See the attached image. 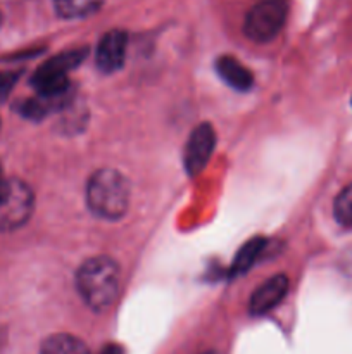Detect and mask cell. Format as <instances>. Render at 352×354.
Returning <instances> with one entry per match:
<instances>
[{
  "instance_id": "6da1fadb",
  "label": "cell",
  "mask_w": 352,
  "mask_h": 354,
  "mask_svg": "<svg viewBox=\"0 0 352 354\" xmlns=\"http://www.w3.org/2000/svg\"><path fill=\"white\" fill-rule=\"evenodd\" d=\"M119 266L113 258L95 256L78 268L76 287L93 311H106L119 296Z\"/></svg>"
},
{
  "instance_id": "7a4b0ae2",
  "label": "cell",
  "mask_w": 352,
  "mask_h": 354,
  "mask_svg": "<svg viewBox=\"0 0 352 354\" xmlns=\"http://www.w3.org/2000/svg\"><path fill=\"white\" fill-rule=\"evenodd\" d=\"M86 203L92 213L104 220H119L130 206V183L116 169H99L86 187Z\"/></svg>"
},
{
  "instance_id": "3957f363",
  "label": "cell",
  "mask_w": 352,
  "mask_h": 354,
  "mask_svg": "<svg viewBox=\"0 0 352 354\" xmlns=\"http://www.w3.org/2000/svg\"><path fill=\"white\" fill-rule=\"evenodd\" d=\"M35 207L33 190L17 178L0 182V232H12L28 223Z\"/></svg>"
},
{
  "instance_id": "277c9868",
  "label": "cell",
  "mask_w": 352,
  "mask_h": 354,
  "mask_svg": "<svg viewBox=\"0 0 352 354\" xmlns=\"http://www.w3.org/2000/svg\"><path fill=\"white\" fill-rule=\"evenodd\" d=\"M86 57V48L69 50L48 59L31 76V85L38 95H66L69 90L68 75Z\"/></svg>"
},
{
  "instance_id": "5b68a950",
  "label": "cell",
  "mask_w": 352,
  "mask_h": 354,
  "mask_svg": "<svg viewBox=\"0 0 352 354\" xmlns=\"http://www.w3.org/2000/svg\"><path fill=\"white\" fill-rule=\"evenodd\" d=\"M289 14L286 0H261L248 10L244 33L255 44H268L283 30Z\"/></svg>"
},
{
  "instance_id": "8992f818",
  "label": "cell",
  "mask_w": 352,
  "mask_h": 354,
  "mask_svg": "<svg viewBox=\"0 0 352 354\" xmlns=\"http://www.w3.org/2000/svg\"><path fill=\"white\" fill-rule=\"evenodd\" d=\"M216 145V133L209 123H202L190 133L185 147V169L190 176H197L209 162Z\"/></svg>"
},
{
  "instance_id": "52a82bcc",
  "label": "cell",
  "mask_w": 352,
  "mask_h": 354,
  "mask_svg": "<svg viewBox=\"0 0 352 354\" xmlns=\"http://www.w3.org/2000/svg\"><path fill=\"white\" fill-rule=\"evenodd\" d=\"M128 37L124 31L113 30L102 37L97 47L95 61L100 71L114 73L123 68L126 59Z\"/></svg>"
},
{
  "instance_id": "ba28073f",
  "label": "cell",
  "mask_w": 352,
  "mask_h": 354,
  "mask_svg": "<svg viewBox=\"0 0 352 354\" xmlns=\"http://www.w3.org/2000/svg\"><path fill=\"white\" fill-rule=\"evenodd\" d=\"M289 292V279L285 275H275L266 280L264 283L255 289L251 297V313L252 315H264L271 311L273 308L282 303L283 297Z\"/></svg>"
},
{
  "instance_id": "9c48e42d",
  "label": "cell",
  "mask_w": 352,
  "mask_h": 354,
  "mask_svg": "<svg viewBox=\"0 0 352 354\" xmlns=\"http://www.w3.org/2000/svg\"><path fill=\"white\" fill-rule=\"evenodd\" d=\"M216 71L231 88L240 90V92H245L254 85V75L251 69L231 55H221L217 59Z\"/></svg>"
},
{
  "instance_id": "30bf717a",
  "label": "cell",
  "mask_w": 352,
  "mask_h": 354,
  "mask_svg": "<svg viewBox=\"0 0 352 354\" xmlns=\"http://www.w3.org/2000/svg\"><path fill=\"white\" fill-rule=\"evenodd\" d=\"M40 354H90V351L85 342L75 335L55 334L45 339Z\"/></svg>"
},
{
  "instance_id": "8fae6325",
  "label": "cell",
  "mask_w": 352,
  "mask_h": 354,
  "mask_svg": "<svg viewBox=\"0 0 352 354\" xmlns=\"http://www.w3.org/2000/svg\"><path fill=\"white\" fill-rule=\"evenodd\" d=\"M104 0H54L55 10L64 19H83L102 7Z\"/></svg>"
},
{
  "instance_id": "7c38bea8",
  "label": "cell",
  "mask_w": 352,
  "mask_h": 354,
  "mask_svg": "<svg viewBox=\"0 0 352 354\" xmlns=\"http://www.w3.org/2000/svg\"><path fill=\"white\" fill-rule=\"evenodd\" d=\"M264 248L266 242L262 237H255L252 239V241L245 242V244L242 245L240 251L237 252V256H235V261L230 270L231 275H242V273L247 272V270L257 261V258L261 256L262 249Z\"/></svg>"
},
{
  "instance_id": "4fadbf2b",
  "label": "cell",
  "mask_w": 352,
  "mask_h": 354,
  "mask_svg": "<svg viewBox=\"0 0 352 354\" xmlns=\"http://www.w3.org/2000/svg\"><path fill=\"white\" fill-rule=\"evenodd\" d=\"M333 214L344 227H352V183L344 187L333 204Z\"/></svg>"
},
{
  "instance_id": "5bb4252c",
  "label": "cell",
  "mask_w": 352,
  "mask_h": 354,
  "mask_svg": "<svg viewBox=\"0 0 352 354\" xmlns=\"http://www.w3.org/2000/svg\"><path fill=\"white\" fill-rule=\"evenodd\" d=\"M19 80V71H0V102L7 99Z\"/></svg>"
},
{
  "instance_id": "9a60e30c",
  "label": "cell",
  "mask_w": 352,
  "mask_h": 354,
  "mask_svg": "<svg viewBox=\"0 0 352 354\" xmlns=\"http://www.w3.org/2000/svg\"><path fill=\"white\" fill-rule=\"evenodd\" d=\"M3 178H6V176H3V173H2V168H0V182H2Z\"/></svg>"
},
{
  "instance_id": "2e32d148",
  "label": "cell",
  "mask_w": 352,
  "mask_h": 354,
  "mask_svg": "<svg viewBox=\"0 0 352 354\" xmlns=\"http://www.w3.org/2000/svg\"><path fill=\"white\" fill-rule=\"evenodd\" d=\"M204 354H217V353H214V351H209V353H204Z\"/></svg>"
},
{
  "instance_id": "e0dca14e",
  "label": "cell",
  "mask_w": 352,
  "mask_h": 354,
  "mask_svg": "<svg viewBox=\"0 0 352 354\" xmlns=\"http://www.w3.org/2000/svg\"><path fill=\"white\" fill-rule=\"evenodd\" d=\"M0 26H2V14H0Z\"/></svg>"
}]
</instances>
